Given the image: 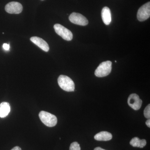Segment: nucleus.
Listing matches in <instances>:
<instances>
[{"instance_id": "16", "label": "nucleus", "mask_w": 150, "mask_h": 150, "mask_svg": "<svg viewBox=\"0 0 150 150\" xmlns=\"http://www.w3.org/2000/svg\"><path fill=\"white\" fill-rule=\"evenodd\" d=\"M3 48L6 51H8L9 50L10 45L9 44H7V43H4L3 46Z\"/></svg>"}, {"instance_id": "15", "label": "nucleus", "mask_w": 150, "mask_h": 150, "mask_svg": "<svg viewBox=\"0 0 150 150\" xmlns=\"http://www.w3.org/2000/svg\"><path fill=\"white\" fill-rule=\"evenodd\" d=\"M144 115L146 118L149 119L150 118V104L148 105L144 110Z\"/></svg>"}, {"instance_id": "5", "label": "nucleus", "mask_w": 150, "mask_h": 150, "mask_svg": "<svg viewBox=\"0 0 150 150\" xmlns=\"http://www.w3.org/2000/svg\"><path fill=\"white\" fill-rule=\"evenodd\" d=\"M150 16V2L146 3L141 6L137 13V18L140 21H144L149 18Z\"/></svg>"}, {"instance_id": "14", "label": "nucleus", "mask_w": 150, "mask_h": 150, "mask_svg": "<svg viewBox=\"0 0 150 150\" xmlns=\"http://www.w3.org/2000/svg\"><path fill=\"white\" fill-rule=\"evenodd\" d=\"M81 149L80 145L77 142H73L70 145V150H81Z\"/></svg>"}, {"instance_id": "13", "label": "nucleus", "mask_w": 150, "mask_h": 150, "mask_svg": "<svg viewBox=\"0 0 150 150\" xmlns=\"http://www.w3.org/2000/svg\"><path fill=\"white\" fill-rule=\"evenodd\" d=\"M130 144L134 147L143 148L146 146V141L145 139H140L138 137H134L130 141Z\"/></svg>"}, {"instance_id": "12", "label": "nucleus", "mask_w": 150, "mask_h": 150, "mask_svg": "<svg viewBox=\"0 0 150 150\" xmlns=\"http://www.w3.org/2000/svg\"><path fill=\"white\" fill-rule=\"evenodd\" d=\"M11 111L9 103L4 102L0 104V117L5 118L8 115Z\"/></svg>"}, {"instance_id": "2", "label": "nucleus", "mask_w": 150, "mask_h": 150, "mask_svg": "<svg viewBox=\"0 0 150 150\" xmlns=\"http://www.w3.org/2000/svg\"><path fill=\"white\" fill-rule=\"evenodd\" d=\"M112 70V62L108 61L102 62L95 71V75L98 77H103L108 76Z\"/></svg>"}, {"instance_id": "19", "label": "nucleus", "mask_w": 150, "mask_h": 150, "mask_svg": "<svg viewBox=\"0 0 150 150\" xmlns=\"http://www.w3.org/2000/svg\"><path fill=\"white\" fill-rule=\"evenodd\" d=\"M94 150H106L103 149L102 148L100 147H98L96 148Z\"/></svg>"}, {"instance_id": "3", "label": "nucleus", "mask_w": 150, "mask_h": 150, "mask_svg": "<svg viewBox=\"0 0 150 150\" xmlns=\"http://www.w3.org/2000/svg\"><path fill=\"white\" fill-rule=\"evenodd\" d=\"M39 118L43 124L49 127H54L57 123V118L55 115L46 111H40Z\"/></svg>"}, {"instance_id": "11", "label": "nucleus", "mask_w": 150, "mask_h": 150, "mask_svg": "<svg viewBox=\"0 0 150 150\" xmlns=\"http://www.w3.org/2000/svg\"><path fill=\"white\" fill-rule=\"evenodd\" d=\"M95 139L98 141H108L112 139V135L107 131H101L94 137Z\"/></svg>"}, {"instance_id": "1", "label": "nucleus", "mask_w": 150, "mask_h": 150, "mask_svg": "<svg viewBox=\"0 0 150 150\" xmlns=\"http://www.w3.org/2000/svg\"><path fill=\"white\" fill-rule=\"evenodd\" d=\"M58 82L60 88L65 91H74V83L69 77L64 75H61L58 78Z\"/></svg>"}, {"instance_id": "9", "label": "nucleus", "mask_w": 150, "mask_h": 150, "mask_svg": "<svg viewBox=\"0 0 150 150\" xmlns=\"http://www.w3.org/2000/svg\"><path fill=\"white\" fill-rule=\"evenodd\" d=\"M30 40L33 43H34L43 51L45 52H48L49 51V47L48 43L43 40L42 38L36 37V36H34V37H31L30 38Z\"/></svg>"}, {"instance_id": "18", "label": "nucleus", "mask_w": 150, "mask_h": 150, "mask_svg": "<svg viewBox=\"0 0 150 150\" xmlns=\"http://www.w3.org/2000/svg\"><path fill=\"white\" fill-rule=\"evenodd\" d=\"M146 125L148 127H149V128L150 127V120L149 119H148L147 121H146Z\"/></svg>"}, {"instance_id": "4", "label": "nucleus", "mask_w": 150, "mask_h": 150, "mask_svg": "<svg viewBox=\"0 0 150 150\" xmlns=\"http://www.w3.org/2000/svg\"><path fill=\"white\" fill-rule=\"evenodd\" d=\"M55 32L64 40L70 41L72 40L73 35L71 31L62 25L56 24L54 25Z\"/></svg>"}, {"instance_id": "17", "label": "nucleus", "mask_w": 150, "mask_h": 150, "mask_svg": "<svg viewBox=\"0 0 150 150\" xmlns=\"http://www.w3.org/2000/svg\"><path fill=\"white\" fill-rule=\"evenodd\" d=\"M11 150H21V149L19 146H16L13 148Z\"/></svg>"}, {"instance_id": "10", "label": "nucleus", "mask_w": 150, "mask_h": 150, "mask_svg": "<svg viewBox=\"0 0 150 150\" xmlns=\"http://www.w3.org/2000/svg\"><path fill=\"white\" fill-rule=\"evenodd\" d=\"M101 16L103 23L108 25L111 21V14L110 8L107 7H104L101 11Z\"/></svg>"}, {"instance_id": "6", "label": "nucleus", "mask_w": 150, "mask_h": 150, "mask_svg": "<svg viewBox=\"0 0 150 150\" xmlns=\"http://www.w3.org/2000/svg\"><path fill=\"white\" fill-rule=\"evenodd\" d=\"M69 19L72 23L78 25L85 26L88 23V20L80 13L73 12L70 15Z\"/></svg>"}, {"instance_id": "7", "label": "nucleus", "mask_w": 150, "mask_h": 150, "mask_svg": "<svg viewBox=\"0 0 150 150\" xmlns=\"http://www.w3.org/2000/svg\"><path fill=\"white\" fill-rule=\"evenodd\" d=\"M128 103L131 108L137 110L140 109L142 107V101L138 95L136 93H132L129 97Z\"/></svg>"}, {"instance_id": "8", "label": "nucleus", "mask_w": 150, "mask_h": 150, "mask_svg": "<svg viewBox=\"0 0 150 150\" xmlns=\"http://www.w3.org/2000/svg\"><path fill=\"white\" fill-rule=\"evenodd\" d=\"M5 10L8 13L19 14L22 11L23 6L17 2H11L6 6Z\"/></svg>"}]
</instances>
